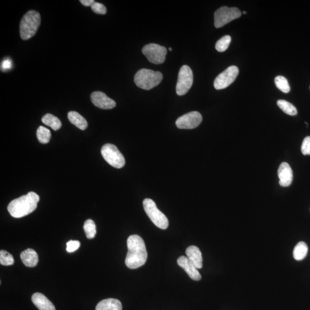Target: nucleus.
<instances>
[{
  "label": "nucleus",
  "mask_w": 310,
  "mask_h": 310,
  "mask_svg": "<svg viewBox=\"0 0 310 310\" xmlns=\"http://www.w3.org/2000/svg\"><path fill=\"white\" fill-rule=\"evenodd\" d=\"M275 83L277 87L284 93L290 92V87L287 79L283 76H277L275 79Z\"/></svg>",
  "instance_id": "393cba45"
},
{
  "label": "nucleus",
  "mask_w": 310,
  "mask_h": 310,
  "mask_svg": "<svg viewBox=\"0 0 310 310\" xmlns=\"http://www.w3.org/2000/svg\"><path fill=\"white\" fill-rule=\"evenodd\" d=\"M301 151L304 155H310V136L305 137L303 141Z\"/></svg>",
  "instance_id": "c85d7f7f"
},
{
  "label": "nucleus",
  "mask_w": 310,
  "mask_h": 310,
  "mask_svg": "<svg viewBox=\"0 0 310 310\" xmlns=\"http://www.w3.org/2000/svg\"></svg>",
  "instance_id": "f704fd0d"
},
{
  "label": "nucleus",
  "mask_w": 310,
  "mask_h": 310,
  "mask_svg": "<svg viewBox=\"0 0 310 310\" xmlns=\"http://www.w3.org/2000/svg\"><path fill=\"white\" fill-rule=\"evenodd\" d=\"M68 119L73 125L80 129L85 130L88 126L86 120L78 112L74 111L68 112Z\"/></svg>",
  "instance_id": "6ab92c4d"
},
{
  "label": "nucleus",
  "mask_w": 310,
  "mask_h": 310,
  "mask_svg": "<svg viewBox=\"0 0 310 310\" xmlns=\"http://www.w3.org/2000/svg\"><path fill=\"white\" fill-rule=\"evenodd\" d=\"M127 253L125 264L130 269H137L145 264L147 260V251L143 239L138 235H132L127 240Z\"/></svg>",
  "instance_id": "f257e3e1"
},
{
  "label": "nucleus",
  "mask_w": 310,
  "mask_h": 310,
  "mask_svg": "<svg viewBox=\"0 0 310 310\" xmlns=\"http://www.w3.org/2000/svg\"><path fill=\"white\" fill-rule=\"evenodd\" d=\"M42 121L45 125L49 126L54 130L60 129L62 126L61 120L52 114H46L43 117Z\"/></svg>",
  "instance_id": "412c9836"
},
{
  "label": "nucleus",
  "mask_w": 310,
  "mask_h": 310,
  "mask_svg": "<svg viewBox=\"0 0 310 310\" xmlns=\"http://www.w3.org/2000/svg\"><path fill=\"white\" fill-rule=\"evenodd\" d=\"M308 253V247L304 242H300L294 248L293 256L295 260L301 261L307 256Z\"/></svg>",
  "instance_id": "aec40b11"
},
{
  "label": "nucleus",
  "mask_w": 310,
  "mask_h": 310,
  "mask_svg": "<svg viewBox=\"0 0 310 310\" xmlns=\"http://www.w3.org/2000/svg\"><path fill=\"white\" fill-rule=\"evenodd\" d=\"M32 301L39 310H56L53 303L41 293L33 294Z\"/></svg>",
  "instance_id": "2eb2a0df"
},
{
  "label": "nucleus",
  "mask_w": 310,
  "mask_h": 310,
  "mask_svg": "<svg viewBox=\"0 0 310 310\" xmlns=\"http://www.w3.org/2000/svg\"><path fill=\"white\" fill-rule=\"evenodd\" d=\"M101 154L109 165L116 169H122L125 165L123 155L114 144H105L102 147Z\"/></svg>",
  "instance_id": "423d86ee"
},
{
  "label": "nucleus",
  "mask_w": 310,
  "mask_h": 310,
  "mask_svg": "<svg viewBox=\"0 0 310 310\" xmlns=\"http://www.w3.org/2000/svg\"><path fill=\"white\" fill-rule=\"evenodd\" d=\"M186 254L188 260L195 265L197 269L202 268L203 258L201 251L199 248L194 246H189L186 249Z\"/></svg>",
  "instance_id": "dca6fc26"
},
{
  "label": "nucleus",
  "mask_w": 310,
  "mask_h": 310,
  "mask_svg": "<svg viewBox=\"0 0 310 310\" xmlns=\"http://www.w3.org/2000/svg\"><path fill=\"white\" fill-rule=\"evenodd\" d=\"M193 83V73L187 65L182 66L179 72L176 92L178 96H184L187 93Z\"/></svg>",
  "instance_id": "1a4fd4ad"
},
{
  "label": "nucleus",
  "mask_w": 310,
  "mask_h": 310,
  "mask_svg": "<svg viewBox=\"0 0 310 310\" xmlns=\"http://www.w3.org/2000/svg\"><path fill=\"white\" fill-rule=\"evenodd\" d=\"M80 2H81L84 6L92 7V6L96 2H95L94 0H81Z\"/></svg>",
  "instance_id": "2f4dec72"
},
{
  "label": "nucleus",
  "mask_w": 310,
  "mask_h": 310,
  "mask_svg": "<svg viewBox=\"0 0 310 310\" xmlns=\"http://www.w3.org/2000/svg\"><path fill=\"white\" fill-rule=\"evenodd\" d=\"M12 66V61L9 58H7L3 61L1 63V70L6 71L9 70Z\"/></svg>",
  "instance_id": "7c9ffc66"
},
{
  "label": "nucleus",
  "mask_w": 310,
  "mask_h": 310,
  "mask_svg": "<svg viewBox=\"0 0 310 310\" xmlns=\"http://www.w3.org/2000/svg\"><path fill=\"white\" fill-rule=\"evenodd\" d=\"M66 245V250L68 253H72L78 249L80 246H81V243H80L79 241L71 240L67 243Z\"/></svg>",
  "instance_id": "c756f323"
},
{
  "label": "nucleus",
  "mask_w": 310,
  "mask_h": 310,
  "mask_svg": "<svg viewBox=\"0 0 310 310\" xmlns=\"http://www.w3.org/2000/svg\"><path fill=\"white\" fill-rule=\"evenodd\" d=\"M279 185L282 187H289L293 182V173L289 164L283 162L279 166L278 171Z\"/></svg>",
  "instance_id": "ddd939ff"
},
{
  "label": "nucleus",
  "mask_w": 310,
  "mask_h": 310,
  "mask_svg": "<svg viewBox=\"0 0 310 310\" xmlns=\"http://www.w3.org/2000/svg\"><path fill=\"white\" fill-rule=\"evenodd\" d=\"M202 122V115L198 112H191L185 114L176 121L179 129H192L198 127Z\"/></svg>",
  "instance_id": "9b49d317"
},
{
  "label": "nucleus",
  "mask_w": 310,
  "mask_h": 310,
  "mask_svg": "<svg viewBox=\"0 0 310 310\" xmlns=\"http://www.w3.org/2000/svg\"><path fill=\"white\" fill-rule=\"evenodd\" d=\"M121 302L116 299L109 298L98 303L96 310H122Z\"/></svg>",
  "instance_id": "a211bd4d"
},
{
  "label": "nucleus",
  "mask_w": 310,
  "mask_h": 310,
  "mask_svg": "<svg viewBox=\"0 0 310 310\" xmlns=\"http://www.w3.org/2000/svg\"><path fill=\"white\" fill-rule=\"evenodd\" d=\"M177 262L178 264L187 273L189 278L195 281H199L201 279L202 277L198 271V269L188 260L187 257L182 256L179 257Z\"/></svg>",
  "instance_id": "4468645a"
},
{
  "label": "nucleus",
  "mask_w": 310,
  "mask_h": 310,
  "mask_svg": "<svg viewBox=\"0 0 310 310\" xmlns=\"http://www.w3.org/2000/svg\"><path fill=\"white\" fill-rule=\"evenodd\" d=\"M142 53L151 63L159 64L165 62L167 50L165 47L150 43L143 47Z\"/></svg>",
  "instance_id": "6e6552de"
},
{
  "label": "nucleus",
  "mask_w": 310,
  "mask_h": 310,
  "mask_svg": "<svg viewBox=\"0 0 310 310\" xmlns=\"http://www.w3.org/2000/svg\"><path fill=\"white\" fill-rule=\"evenodd\" d=\"M247 13L246 11H244V12H243V14H247Z\"/></svg>",
  "instance_id": "473e14b6"
},
{
  "label": "nucleus",
  "mask_w": 310,
  "mask_h": 310,
  "mask_svg": "<svg viewBox=\"0 0 310 310\" xmlns=\"http://www.w3.org/2000/svg\"><path fill=\"white\" fill-rule=\"evenodd\" d=\"M84 231L86 233L87 239H92L95 238L96 235V226L92 220H86L83 225Z\"/></svg>",
  "instance_id": "b1692460"
},
{
  "label": "nucleus",
  "mask_w": 310,
  "mask_h": 310,
  "mask_svg": "<svg viewBox=\"0 0 310 310\" xmlns=\"http://www.w3.org/2000/svg\"><path fill=\"white\" fill-rule=\"evenodd\" d=\"M14 262L12 254L4 250L0 251V264L2 265L9 266L13 265Z\"/></svg>",
  "instance_id": "bb28decb"
},
{
  "label": "nucleus",
  "mask_w": 310,
  "mask_h": 310,
  "mask_svg": "<svg viewBox=\"0 0 310 310\" xmlns=\"http://www.w3.org/2000/svg\"><path fill=\"white\" fill-rule=\"evenodd\" d=\"M169 50L170 51V52H172L173 49H172V48H171V47H170V48H169Z\"/></svg>",
  "instance_id": "72a5a7b5"
},
{
  "label": "nucleus",
  "mask_w": 310,
  "mask_h": 310,
  "mask_svg": "<svg viewBox=\"0 0 310 310\" xmlns=\"http://www.w3.org/2000/svg\"><path fill=\"white\" fill-rule=\"evenodd\" d=\"M36 136H37L40 143L47 144L49 143L52 134H51L50 130L49 129L41 126L38 127L37 132H36Z\"/></svg>",
  "instance_id": "5701e85b"
},
{
  "label": "nucleus",
  "mask_w": 310,
  "mask_h": 310,
  "mask_svg": "<svg viewBox=\"0 0 310 310\" xmlns=\"http://www.w3.org/2000/svg\"><path fill=\"white\" fill-rule=\"evenodd\" d=\"M162 79L163 74L161 72L142 68L135 75L134 81L140 88L149 90L158 86Z\"/></svg>",
  "instance_id": "20e7f679"
},
{
  "label": "nucleus",
  "mask_w": 310,
  "mask_h": 310,
  "mask_svg": "<svg viewBox=\"0 0 310 310\" xmlns=\"http://www.w3.org/2000/svg\"><path fill=\"white\" fill-rule=\"evenodd\" d=\"M40 197L34 192H28L12 200L8 206L11 216L19 218L27 216L35 211L39 202Z\"/></svg>",
  "instance_id": "f03ea898"
},
{
  "label": "nucleus",
  "mask_w": 310,
  "mask_h": 310,
  "mask_svg": "<svg viewBox=\"0 0 310 310\" xmlns=\"http://www.w3.org/2000/svg\"><path fill=\"white\" fill-rule=\"evenodd\" d=\"M93 12L100 14H105L107 12V9L103 3L95 2L92 6Z\"/></svg>",
  "instance_id": "cd10ccee"
},
{
  "label": "nucleus",
  "mask_w": 310,
  "mask_h": 310,
  "mask_svg": "<svg viewBox=\"0 0 310 310\" xmlns=\"http://www.w3.org/2000/svg\"><path fill=\"white\" fill-rule=\"evenodd\" d=\"M239 74V69L236 65H231L219 74L214 80V86L217 90L227 88L235 82Z\"/></svg>",
  "instance_id": "9d476101"
},
{
  "label": "nucleus",
  "mask_w": 310,
  "mask_h": 310,
  "mask_svg": "<svg viewBox=\"0 0 310 310\" xmlns=\"http://www.w3.org/2000/svg\"><path fill=\"white\" fill-rule=\"evenodd\" d=\"M242 16L241 11L235 7L229 8L222 6L214 13V25L216 28L224 26L230 22L238 19Z\"/></svg>",
  "instance_id": "0eeeda50"
},
{
  "label": "nucleus",
  "mask_w": 310,
  "mask_h": 310,
  "mask_svg": "<svg viewBox=\"0 0 310 310\" xmlns=\"http://www.w3.org/2000/svg\"><path fill=\"white\" fill-rule=\"evenodd\" d=\"M231 42V37L229 35H226L217 41L216 45V49L218 52H225L228 49L230 43Z\"/></svg>",
  "instance_id": "a878e982"
},
{
  "label": "nucleus",
  "mask_w": 310,
  "mask_h": 310,
  "mask_svg": "<svg viewBox=\"0 0 310 310\" xmlns=\"http://www.w3.org/2000/svg\"><path fill=\"white\" fill-rule=\"evenodd\" d=\"M280 109L285 113V114L290 116H295L298 114L297 109L294 106L285 100H280L277 102Z\"/></svg>",
  "instance_id": "4be33fe9"
},
{
  "label": "nucleus",
  "mask_w": 310,
  "mask_h": 310,
  "mask_svg": "<svg viewBox=\"0 0 310 310\" xmlns=\"http://www.w3.org/2000/svg\"><path fill=\"white\" fill-rule=\"evenodd\" d=\"M20 258L23 264L28 267H36L39 261L38 253L32 249H27L22 251Z\"/></svg>",
  "instance_id": "f3484780"
},
{
  "label": "nucleus",
  "mask_w": 310,
  "mask_h": 310,
  "mask_svg": "<svg viewBox=\"0 0 310 310\" xmlns=\"http://www.w3.org/2000/svg\"><path fill=\"white\" fill-rule=\"evenodd\" d=\"M91 101L96 107L102 109H112L116 106V102L102 92H94L91 94Z\"/></svg>",
  "instance_id": "f8f14e48"
},
{
  "label": "nucleus",
  "mask_w": 310,
  "mask_h": 310,
  "mask_svg": "<svg viewBox=\"0 0 310 310\" xmlns=\"http://www.w3.org/2000/svg\"><path fill=\"white\" fill-rule=\"evenodd\" d=\"M143 207L145 213L157 227L162 229H166L169 227V220L165 215L158 209L154 200L149 198L145 199L143 201Z\"/></svg>",
  "instance_id": "39448f33"
},
{
  "label": "nucleus",
  "mask_w": 310,
  "mask_h": 310,
  "mask_svg": "<svg viewBox=\"0 0 310 310\" xmlns=\"http://www.w3.org/2000/svg\"><path fill=\"white\" fill-rule=\"evenodd\" d=\"M41 14L35 10H30L24 14L20 21V37L26 41L33 37L41 25Z\"/></svg>",
  "instance_id": "7ed1b4c3"
}]
</instances>
